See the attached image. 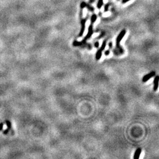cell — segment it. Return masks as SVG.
<instances>
[{"mask_svg": "<svg viewBox=\"0 0 159 159\" xmlns=\"http://www.w3.org/2000/svg\"><path fill=\"white\" fill-rule=\"evenodd\" d=\"M105 45H106V41H104L103 42V44H102V45H101V48H100L99 50L97 51V53H96V58L97 60H99L100 59V58H101V55H102V51L104 50Z\"/></svg>", "mask_w": 159, "mask_h": 159, "instance_id": "obj_1", "label": "cell"}, {"mask_svg": "<svg viewBox=\"0 0 159 159\" xmlns=\"http://www.w3.org/2000/svg\"><path fill=\"white\" fill-rule=\"evenodd\" d=\"M125 33H126V31L125 30H123L120 32L119 35H118V37H117V39H116V47H119L120 42L121 41V40L123 38L124 36L125 35Z\"/></svg>", "mask_w": 159, "mask_h": 159, "instance_id": "obj_2", "label": "cell"}, {"mask_svg": "<svg viewBox=\"0 0 159 159\" xmlns=\"http://www.w3.org/2000/svg\"><path fill=\"white\" fill-rule=\"evenodd\" d=\"M93 34V25H92V24H91L90 25V27H89V31H88L87 34L86 36H85L84 39L81 42H81V44H82L83 43H84V42H85V41H86L87 40L89 39V38L91 37L92 34Z\"/></svg>", "mask_w": 159, "mask_h": 159, "instance_id": "obj_3", "label": "cell"}, {"mask_svg": "<svg viewBox=\"0 0 159 159\" xmlns=\"http://www.w3.org/2000/svg\"><path fill=\"white\" fill-rule=\"evenodd\" d=\"M155 75H156V72L155 71H152L151 73H149V74H147V75H145V76H144L143 77V82L145 83V82H147V81H148L149 79H150L151 78H152V77H153V76H154Z\"/></svg>", "mask_w": 159, "mask_h": 159, "instance_id": "obj_4", "label": "cell"}, {"mask_svg": "<svg viewBox=\"0 0 159 159\" xmlns=\"http://www.w3.org/2000/svg\"><path fill=\"white\" fill-rule=\"evenodd\" d=\"M85 21H86L85 19L82 20V21H81V31H80V33L79 34V37H82L83 35L85 27Z\"/></svg>", "mask_w": 159, "mask_h": 159, "instance_id": "obj_5", "label": "cell"}, {"mask_svg": "<svg viewBox=\"0 0 159 159\" xmlns=\"http://www.w3.org/2000/svg\"><path fill=\"white\" fill-rule=\"evenodd\" d=\"M159 86V76H157L155 77L154 80V87H153V90L157 91Z\"/></svg>", "mask_w": 159, "mask_h": 159, "instance_id": "obj_6", "label": "cell"}, {"mask_svg": "<svg viewBox=\"0 0 159 159\" xmlns=\"http://www.w3.org/2000/svg\"><path fill=\"white\" fill-rule=\"evenodd\" d=\"M141 148H138L136 150V151L134 153V159H139L140 154H141Z\"/></svg>", "mask_w": 159, "mask_h": 159, "instance_id": "obj_7", "label": "cell"}, {"mask_svg": "<svg viewBox=\"0 0 159 159\" xmlns=\"http://www.w3.org/2000/svg\"><path fill=\"white\" fill-rule=\"evenodd\" d=\"M6 124L7 125V129H6L3 132V133L4 134H7L9 132V130L11 129V122L9 120H6Z\"/></svg>", "mask_w": 159, "mask_h": 159, "instance_id": "obj_8", "label": "cell"}, {"mask_svg": "<svg viewBox=\"0 0 159 159\" xmlns=\"http://www.w3.org/2000/svg\"><path fill=\"white\" fill-rule=\"evenodd\" d=\"M96 20H97V15L96 14H93L91 16V22L92 24L96 21Z\"/></svg>", "mask_w": 159, "mask_h": 159, "instance_id": "obj_9", "label": "cell"}, {"mask_svg": "<svg viewBox=\"0 0 159 159\" xmlns=\"http://www.w3.org/2000/svg\"><path fill=\"white\" fill-rule=\"evenodd\" d=\"M103 5V0H98V4H97V7L98 9H100L101 7Z\"/></svg>", "mask_w": 159, "mask_h": 159, "instance_id": "obj_10", "label": "cell"}, {"mask_svg": "<svg viewBox=\"0 0 159 159\" xmlns=\"http://www.w3.org/2000/svg\"><path fill=\"white\" fill-rule=\"evenodd\" d=\"M81 45V42H78V41H74V42H73V45L75 47H77V46H79V45Z\"/></svg>", "mask_w": 159, "mask_h": 159, "instance_id": "obj_11", "label": "cell"}, {"mask_svg": "<svg viewBox=\"0 0 159 159\" xmlns=\"http://www.w3.org/2000/svg\"><path fill=\"white\" fill-rule=\"evenodd\" d=\"M86 7L88 8V9H89V10H90V11H93L94 10V8L92 7H91L90 5H87H87H86Z\"/></svg>", "mask_w": 159, "mask_h": 159, "instance_id": "obj_12", "label": "cell"}, {"mask_svg": "<svg viewBox=\"0 0 159 159\" xmlns=\"http://www.w3.org/2000/svg\"><path fill=\"white\" fill-rule=\"evenodd\" d=\"M86 5H87V4L85 3V2H83L81 4V5H80V7H81V9H83L85 7H86Z\"/></svg>", "mask_w": 159, "mask_h": 159, "instance_id": "obj_13", "label": "cell"}, {"mask_svg": "<svg viewBox=\"0 0 159 159\" xmlns=\"http://www.w3.org/2000/svg\"><path fill=\"white\" fill-rule=\"evenodd\" d=\"M109 4H107L105 6V8H104V11L106 12L108 10H109Z\"/></svg>", "mask_w": 159, "mask_h": 159, "instance_id": "obj_14", "label": "cell"}, {"mask_svg": "<svg viewBox=\"0 0 159 159\" xmlns=\"http://www.w3.org/2000/svg\"><path fill=\"white\" fill-rule=\"evenodd\" d=\"M3 126H4V123H0V131H2L3 129Z\"/></svg>", "mask_w": 159, "mask_h": 159, "instance_id": "obj_15", "label": "cell"}, {"mask_svg": "<svg viewBox=\"0 0 159 159\" xmlns=\"http://www.w3.org/2000/svg\"><path fill=\"white\" fill-rule=\"evenodd\" d=\"M109 54H110V50H109L105 51V55H109Z\"/></svg>", "mask_w": 159, "mask_h": 159, "instance_id": "obj_16", "label": "cell"}, {"mask_svg": "<svg viewBox=\"0 0 159 159\" xmlns=\"http://www.w3.org/2000/svg\"><path fill=\"white\" fill-rule=\"evenodd\" d=\"M98 45H99V43H98V42H96V43H95V47H96V48H98V47H99Z\"/></svg>", "mask_w": 159, "mask_h": 159, "instance_id": "obj_17", "label": "cell"}, {"mask_svg": "<svg viewBox=\"0 0 159 159\" xmlns=\"http://www.w3.org/2000/svg\"><path fill=\"white\" fill-rule=\"evenodd\" d=\"M109 47H110V48H111L112 47V46H113V44H112V42H110V43H109Z\"/></svg>", "mask_w": 159, "mask_h": 159, "instance_id": "obj_18", "label": "cell"}, {"mask_svg": "<svg viewBox=\"0 0 159 159\" xmlns=\"http://www.w3.org/2000/svg\"><path fill=\"white\" fill-rule=\"evenodd\" d=\"M130 0H123V3H125V2H127L128 1H129Z\"/></svg>", "mask_w": 159, "mask_h": 159, "instance_id": "obj_19", "label": "cell"}]
</instances>
